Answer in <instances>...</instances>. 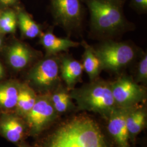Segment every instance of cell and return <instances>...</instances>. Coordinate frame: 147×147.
<instances>
[{"label": "cell", "mask_w": 147, "mask_h": 147, "mask_svg": "<svg viewBox=\"0 0 147 147\" xmlns=\"http://www.w3.org/2000/svg\"><path fill=\"white\" fill-rule=\"evenodd\" d=\"M54 15L58 25L67 31L81 25V5L79 0H53Z\"/></svg>", "instance_id": "8"}, {"label": "cell", "mask_w": 147, "mask_h": 147, "mask_svg": "<svg viewBox=\"0 0 147 147\" xmlns=\"http://www.w3.org/2000/svg\"><path fill=\"white\" fill-rule=\"evenodd\" d=\"M137 81L146 82L147 81V55L144 53L138 63L136 69Z\"/></svg>", "instance_id": "21"}, {"label": "cell", "mask_w": 147, "mask_h": 147, "mask_svg": "<svg viewBox=\"0 0 147 147\" xmlns=\"http://www.w3.org/2000/svg\"><path fill=\"white\" fill-rule=\"evenodd\" d=\"M56 113L50 95L37 96L33 107L25 117L32 134L42 131L53 119Z\"/></svg>", "instance_id": "7"}, {"label": "cell", "mask_w": 147, "mask_h": 147, "mask_svg": "<svg viewBox=\"0 0 147 147\" xmlns=\"http://www.w3.org/2000/svg\"><path fill=\"white\" fill-rule=\"evenodd\" d=\"M16 0H6L5 5H10L15 3Z\"/></svg>", "instance_id": "23"}, {"label": "cell", "mask_w": 147, "mask_h": 147, "mask_svg": "<svg viewBox=\"0 0 147 147\" xmlns=\"http://www.w3.org/2000/svg\"><path fill=\"white\" fill-rule=\"evenodd\" d=\"M93 49L102 70L115 73L131 63L136 56L135 49L127 42L106 41Z\"/></svg>", "instance_id": "4"}, {"label": "cell", "mask_w": 147, "mask_h": 147, "mask_svg": "<svg viewBox=\"0 0 147 147\" xmlns=\"http://www.w3.org/2000/svg\"><path fill=\"white\" fill-rule=\"evenodd\" d=\"M50 96L53 106L56 112H64L71 105V98L70 95L64 90H58Z\"/></svg>", "instance_id": "19"}, {"label": "cell", "mask_w": 147, "mask_h": 147, "mask_svg": "<svg viewBox=\"0 0 147 147\" xmlns=\"http://www.w3.org/2000/svg\"><path fill=\"white\" fill-rule=\"evenodd\" d=\"M128 108L117 107L111 112L108 130L119 147H129V133L126 125Z\"/></svg>", "instance_id": "9"}, {"label": "cell", "mask_w": 147, "mask_h": 147, "mask_svg": "<svg viewBox=\"0 0 147 147\" xmlns=\"http://www.w3.org/2000/svg\"><path fill=\"white\" fill-rule=\"evenodd\" d=\"M20 85L13 82L0 84V110L4 112L15 110Z\"/></svg>", "instance_id": "14"}, {"label": "cell", "mask_w": 147, "mask_h": 147, "mask_svg": "<svg viewBox=\"0 0 147 147\" xmlns=\"http://www.w3.org/2000/svg\"><path fill=\"white\" fill-rule=\"evenodd\" d=\"M88 6L92 27L97 33L114 34L125 26L121 9L114 2L109 0H89Z\"/></svg>", "instance_id": "3"}, {"label": "cell", "mask_w": 147, "mask_h": 147, "mask_svg": "<svg viewBox=\"0 0 147 147\" xmlns=\"http://www.w3.org/2000/svg\"><path fill=\"white\" fill-rule=\"evenodd\" d=\"M2 40L1 37H0V47H1V46L2 45Z\"/></svg>", "instance_id": "26"}, {"label": "cell", "mask_w": 147, "mask_h": 147, "mask_svg": "<svg viewBox=\"0 0 147 147\" xmlns=\"http://www.w3.org/2000/svg\"><path fill=\"white\" fill-rule=\"evenodd\" d=\"M32 57L31 50L21 42H16L11 45L7 53L8 62L11 67L16 70H20L26 67Z\"/></svg>", "instance_id": "13"}, {"label": "cell", "mask_w": 147, "mask_h": 147, "mask_svg": "<svg viewBox=\"0 0 147 147\" xmlns=\"http://www.w3.org/2000/svg\"><path fill=\"white\" fill-rule=\"evenodd\" d=\"M4 73V71H3V68L1 65V64L0 63V78H1L3 76V75Z\"/></svg>", "instance_id": "24"}, {"label": "cell", "mask_w": 147, "mask_h": 147, "mask_svg": "<svg viewBox=\"0 0 147 147\" xmlns=\"http://www.w3.org/2000/svg\"><path fill=\"white\" fill-rule=\"evenodd\" d=\"M37 96L34 91L27 84L19 87L18 101L16 105V114L21 117H25L34 105Z\"/></svg>", "instance_id": "15"}, {"label": "cell", "mask_w": 147, "mask_h": 147, "mask_svg": "<svg viewBox=\"0 0 147 147\" xmlns=\"http://www.w3.org/2000/svg\"><path fill=\"white\" fill-rule=\"evenodd\" d=\"M113 98L118 107H131L145 98V89L136 82L123 76L111 84Z\"/></svg>", "instance_id": "6"}, {"label": "cell", "mask_w": 147, "mask_h": 147, "mask_svg": "<svg viewBox=\"0 0 147 147\" xmlns=\"http://www.w3.org/2000/svg\"><path fill=\"white\" fill-rule=\"evenodd\" d=\"M60 74V61L54 55L39 61L32 69L28 78L39 89L47 90L55 86Z\"/></svg>", "instance_id": "5"}, {"label": "cell", "mask_w": 147, "mask_h": 147, "mask_svg": "<svg viewBox=\"0 0 147 147\" xmlns=\"http://www.w3.org/2000/svg\"><path fill=\"white\" fill-rule=\"evenodd\" d=\"M40 42L49 56L55 55L70 48L78 47L80 45L79 42L68 38L57 37L50 32L41 35Z\"/></svg>", "instance_id": "12"}, {"label": "cell", "mask_w": 147, "mask_h": 147, "mask_svg": "<svg viewBox=\"0 0 147 147\" xmlns=\"http://www.w3.org/2000/svg\"><path fill=\"white\" fill-rule=\"evenodd\" d=\"M0 2L2 3V4H3V5H5V2H6V0H0Z\"/></svg>", "instance_id": "25"}, {"label": "cell", "mask_w": 147, "mask_h": 147, "mask_svg": "<svg viewBox=\"0 0 147 147\" xmlns=\"http://www.w3.org/2000/svg\"><path fill=\"white\" fill-rule=\"evenodd\" d=\"M25 124L16 114L3 112L0 115V135L13 143L21 142L25 132Z\"/></svg>", "instance_id": "10"}, {"label": "cell", "mask_w": 147, "mask_h": 147, "mask_svg": "<svg viewBox=\"0 0 147 147\" xmlns=\"http://www.w3.org/2000/svg\"><path fill=\"white\" fill-rule=\"evenodd\" d=\"M21 147H23V146H22H22H21Z\"/></svg>", "instance_id": "27"}, {"label": "cell", "mask_w": 147, "mask_h": 147, "mask_svg": "<svg viewBox=\"0 0 147 147\" xmlns=\"http://www.w3.org/2000/svg\"><path fill=\"white\" fill-rule=\"evenodd\" d=\"M47 147H110L99 126L88 117H78L60 126Z\"/></svg>", "instance_id": "1"}, {"label": "cell", "mask_w": 147, "mask_h": 147, "mask_svg": "<svg viewBox=\"0 0 147 147\" xmlns=\"http://www.w3.org/2000/svg\"><path fill=\"white\" fill-rule=\"evenodd\" d=\"M79 108L100 113H111L118 107L113 98L111 84L93 80L89 84L74 89L70 94Z\"/></svg>", "instance_id": "2"}, {"label": "cell", "mask_w": 147, "mask_h": 147, "mask_svg": "<svg viewBox=\"0 0 147 147\" xmlns=\"http://www.w3.org/2000/svg\"><path fill=\"white\" fill-rule=\"evenodd\" d=\"M128 109L126 115V125L130 135H136L142 131L146 121L145 111L141 109Z\"/></svg>", "instance_id": "17"}, {"label": "cell", "mask_w": 147, "mask_h": 147, "mask_svg": "<svg viewBox=\"0 0 147 147\" xmlns=\"http://www.w3.org/2000/svg\"><path fill=\"white\" fill-rule=\"evenodd\" d=\"M18 22L22 35L27 38L32 39L41 34V28L36 22L25 11H20L17 16Z\"/></svg>", "instance_id": "18"}, {"label": "cell", "mask_w": 147, "mask_h": 147, "mask_svg": "<svg viewBox=\"0 0 147 147\" xmlns=\"http://www.w3.org/2000/svg\"><path fill=\"white\" fill-rule=\"evenodd\" d=\"M137 6L143 10H146L147 8V0H134Z\"/></svg>", "instance_id": "22"}, {"label": "cell", "mask_w": 147, "mask_h": 147, "mask_svg": "<svg viewBox=\"0 0 147 147\" xmlns=\"http://www.w3.org/2000/svg\"><path fill=\"white\" fill-rule=\"evenodd\" d=\"M84 53L82 63L85 72L92 81L96 80L102 70L100 60L95 53L94 49L87 44H84Z\"/></svg>", "instance_id": "16"}, {"label": "cell", "mask_w": 147, "mask_h": 147, "mask_svg": "<svg viewBox=\"0 0 147 147\" xmlns=\"http://www.w3.org/2000/svg\"><path fill=\"white\" fill-rule=\"evenodd\" d=\"M17 16L12 11L3 12L0 16V31L5 33H11L16 31Z\"/></svg>", "instance_id": "20"}, {"label": "cell", "mask_w": 147, "mask_h": 147, "mask_svg": "<svg viewBox=\"0 0 147 147\" xmlns=\"http://www.w3.org/2000/svg\"><path fill=\"white\" fill-rule=\"evenodd\" d=\"M60 61V74L69 89L73 88L81 78L83 66L81 62L69 56H62Z\"/></svg>", "instance_id": "11"}]
</instances>
